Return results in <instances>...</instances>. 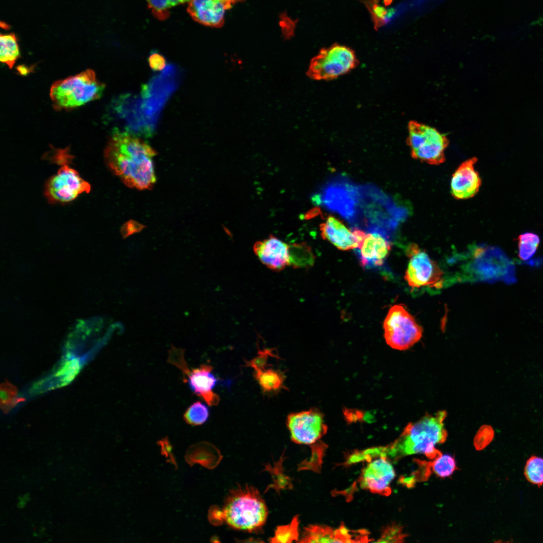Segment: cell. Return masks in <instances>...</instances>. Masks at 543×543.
Instances as JSON below:
<instances>
[{"label":"cell","mask_w":543,"mask_h":543,"mask_svg":"<svg viewBox=\"0 0 543 543\" xmlns=\"http://www.w3.org/2000/svg\"><path fill=\"white\" fill-rule=\"evenodd\" d=\"M319 197L320 205L366 232L382 229L391 233L402 217L401 210L377 187L356 185L343 176L328 182Z\"/></svg>","instance_id":"6da1fadb"},{"label":"cell","mask_w":543,"mask_h":543,"mask_svg":"<svg viewBox=\"0 0 543 543\" xmlns=\"http://www.w3.org/2000/svg\"><path fill=\"white\" fill-rule=\"evenodd\" d=\"M156 153L142 140L115 129L105 157L109 168L126 185L144 190L151 188L156 181L153 161Z\"/></svg>","instance_id":"7a4b0ae2"},{"label":"cell","mask_w":543,"mask_h":543,"mask_svg":"<svg viewBox=\"0 0 543 543\" xmlns=\"http://www.w3.org/2000/svg\"><path fill=\"white\" fill-rule=\"evenodd\" d=\"M446 416L445 411H439L409 423L400 436L386 447L387 454L393 458L417 454H424L429 459L440 456L441 453L435 446L446 439L447 432L444 426Z\"/></svg>","instance_id":"3957f363"},{"label":"cell","mask_w":543,"mask_h":543,"mask_svg":"<svg viewBox=\"0 0 543 543\" xmlns=\"http://www.w3.org/2000/svg\"><path fill=\"white\" fill-rule=\"evenodd\" d=\"M266 506L258 491L250 487L237 489L228 497L222 511L224 520L238 530L252 531L265 523Z\"/></svg>","instance_id":"277c9868"},{"label":"cell","mask_w":543,"mask_h":543,"mask_svg":"<svg viewBox=\"0 0 543 543\" xmlns=\"http://www.w3.org/2000/svg\"><path fill=\"white\" fill-rule=\"evenodd\" d=\"M105 87L93 70L86 69L55 81L51 87L50 96L55 110H68L99 99Z\"/></svg>","instance_id":"5b68a950"},{"label":"cell","mask_w":543,"mask_h":543,"mask_svg":"<svg viewBox=\"0 0 543 543\" xmlns=\"http://www.w3.org/2000/svg\"><path fill=\"white\" fill-rule=\"evenodd\" d=\"M471 253L467 271L473 279L490 283L502 281L507 284L516 282L515 265L501 249L475 245Z\"/></svg>","instance_id":"8992f818"},{"label":"cell","mask_w":543,"mask_h":543,"mask_svg":"<svg viewBox=\"0 0 543 543\" xmlns=\"http://www.w3.org/2000/svg\"><path fill=\"white\" fill-rule=\"evenodd\" d=\"M53 158L61 167L45 184V196L49 202L67 203L82 193L89 192V184L69 165L72 156L67 148L56 150Z\"/></svg>","instance_id":"52a82bcc"},{"label":"cell","mask_w":543,"mask_h":543,"mask_svg":"<svg viewBox=\"0 0 543 543\" xmlns=\"http://www.w3.org/2000/svg\"><path fill=\"white\" fill-rule=\"evenodd\" d=\"M357 59L350 48L338 44L322 48L311 60L307 75L317 80L335 79L355 67Z\"/></svg>","instance_id":"ba28073f"},{"label":"cell","mask_w":543,"mask_h":543,"mask_svg":"<svg viewBox=\"0 0 543 543\" xmlns=\"http://www.w3.org/2000/svg\"><path fill=\"white\" fill-rule=\"evenodd\" d=\"M407 143L414 158L432 165H438L445 160V150L448 144L446 137L431 126L411 123L408 128Z\"/></svg>","instance_id":"9c48e42d"},{"label":"cell","mask_w":543,"mask_h":543,"mask_svg":"<svg viewBox=\"0 0 543 543\" xmlns=\"http://www.w3.org/2000/svg\"><path fill=\"white\" fill-rule=\"evenodd\" d=\"M383 327L386 343L397 350L409 348L422 335V327L402 304L395 305L390 308Z\"/></svg>","instance_id":"30bf717a"},{"label":"cell","mask_w":543,"mask_h":543,"mask_svg":"<svg viewBox=\"0 0 543 543\" xmlns=\"http://www.w3.org/2000/svg\"><path fill=\"white\" fill-rule=\"evenodd\" d=\"M185 350L171 346L169 350L168 361L182 372L184 382H187L193 393L201 397L208 405L216 406L220 397L213 391L217 379L212 373L213 367L209 365H202L190 369L184 356Z\"/></svg>","instance_id":"8fae6325"},{"label":"cell","mask_w":543,"mask_h":543,"mask_svg":"<svg viewBox=\"0 0 543 543\" xmlns=\"http://www.w3.org/2000/svg\"><path fill=\"white\" fill-rule=\"evenodd\" d=\"M406 253L409 258L405 279L413 289L442 288L443 273L437 264L419 246L409 245Z\"/></svg>","instance_id":"7c38bea8"},{"label":"cell","mask_w":543,"mask_h":543,"mask_svg":"<svg viewBox=\"0 0 543 543\" xmlns=\"http://www.w3.org/2000/svg\"><path fill=\"white\" fill-rule=\"evenodd\" d=\"M286 423L292 440L300 444H313L327 431L323 415L314 408L289 414Z\"/></svg>","instance_id":"4fadbf2b"},{"label":"cell","mask_w":543,"mask_h":543,"mask_svg":"<svg viewBox=\"0 0 543 543\" xmlns=\"http://www.w3.org/2000/svg\"><path fill=\"white\" fill-rule=\"evenodd\" d=\"M367 232L362 245L355 250L359 262L367 268L382 266L391 249L390 233L382 229Z\"/></svg>","instance_id":"5bb4252c"},{"label":"cell","mask_w":543,"mask_h":543,"mask_svg":"<svg viewBox=\"0 0 543 543\" xmlns=\"http://www.w3.org/2000/svg\"><path fill=\"white\" fill-rule=\"evenodd\" d=\"M365 529L352 530L343 523L337 528L325 525L311 524L305 527L302 542H366L370 541Z\"/></svg>","instance_id":"9a60e30c"},{"label":"cell","mask_w":543,"mask_h":543,"mask_svg":"<svg viewBox=\"0 0 543 543\" xmlns=\"http://www.w3.org/2000/svg\"><path fill=\"white\" fill-rule=\"evenodd\" d=\"M395 476L394 468L386 457L381 456L363 470L358 483L361 488L373 493L389 496L392 492L390 484Z\"/></svg>","instance_id":"2e32d148"},{"label":"cell","mask_w":543,"mask_h":543,"mask_svg":"<svg viewBox=\"0 0 543 543\" xmlns=\"http://www.w3.org/2000/svg\"><path fill=\"white\" fill-rule=\"evenodd\" d=\"M253 251L259 260L273 270L281 271L290 265V245L274 236L257 241Z\"/></svg>","instance_id":"e0dca14e"},{"label":"cell","mask_w":543,"mask_h":543,"mask_svg":"<svg viewBox=\"0 0 543 543\" xmlns=\"http://www.w3.org/2000/svg\"><path fill=\"white\" fill-rule=\"evenodd\" d=\"M476 157L462 162L455 170L451 178L450 192L457 199H467L474 197L481 186V179L475 168Z\"/></svg>","instance_id":"ac0fdd59"},{"label":"cell","mask_w":543,"mask_h":543,"mask_svg":"<svg viewBox=\"0 0 543 543\" xmlns=\"http://www.w3.org/2000/svg\"><path fill=\"white\" fill-rule=\"evenodd\" d=\"M230 8L221 0H189L187 12L201 24L220 28L224 24L226 11Z\"/></svg>","instance_id":"d6986e66"},{"label":"cell","mask_w":543,"mask_h":543,"mask_svg":"<svg viewBox=\"0 0 543 543\" xmlns=\"http://www.w3.org/2000/svg\"><path fill=\"white\" fill-rule=\"evenodd\" d=\"M320 230L322 238L339 249L347 250L360 247L353 232L333 216H328L325 221L320 224Z\"/></svg>","instance_id":"ffe728a7"},{"label":"cell","mask_w":543,"mask_h":543,"mask_svg":"<svg viewBox=\"0 0 543 543\" xmlns=\"http://www.w3.org/2000/svg\"><path fill=\"white\" fill-rule=\"evenodd\" d=\"M254 377L263 393L278 392L283 388L285 377L282 372L273 369L254 371Z\"/></svg>","instance_id":"44dd1931"},{"label":"cell","mask_w":543,"mask_h":543,"mask_svg":"<svg viewBox=\"0 0 543 543\" xmlns=\"http://www.w3.org/2000/svg\"><path fill=\"white\" fill-rule=\"evenodd\" d=\"M0 60L11 69L20 56L17 40L14 33L0 35Z\"/></svg>","instance_id":"7402d4cb"},{"label":"cell","mask_w":543,"mask_h":543,"mask_svg":"<svg viewBox=\"0 0 543 543\" xmlns=\"http://www.w3.org/2000/svg\"><path fill=\"white\" fill-rule=\"evenodd\" d=\"M360 1L370 12L376 30L386 24L395 13L394 9H387L381 0Z\"/></svg>","instance_id":"603a6c76"},{"label":"cell","mask_w":543,"mask_h":543,"mask_svg":"<svg viewBox=\"0 0 543 543\" xmlns=\"http://www.w3.org/2000/svg\"><path fill=\"white\" fill-rule=\"evenodd\" d=\"M526 479L531 484L540 487L543 485V458L531 456L524 468Z\"/></svg>","instance_id":"cb8c5ba5"},{"label":"cell","mask_w":543,"mask_h":543,"mask_svg":"<svg viewBox=\"0 0 543 543\" xmlns=\"http://www.w3.org/2000/svg\"><path fill=\"white\" fill-rule=\"evenodd\" d=\"M17 388L6 380L0 385V406L4 413L7 414L17 404L24 401V398L17 397Z\"/></svg>","instance_id":"d4e9b609"},{"label":"cell","mask_w":543,"mask_h":543,"mask_svg":"<svg viewBox=\"0 0 543 543\" xmlns=\"http://www.w3.org/2000/svg\"><path fill=\"white\" fill-rule=\"evenodd\" d=\"M518 256L522 260H527L533 256L538 247L540 238L532 232H525L518 238Z\"/></svg>","instance_id":"484cf974"},{"label":"cell","mask_w":543,"mask_h":543,"mask_svg":"<svg viewBox=\"0 0 543 543\" xmlns=\"http://www.w3.org/2000/svg\"><path fill=\"white\" fill-rule=\"evenodd\" d=\"M209 411L208 407L200 401L193 403L184 414L186 423L192 425H200L208 420Z\"/></svg>","instance_id":"4316f807"},{"label":"cell","mask_w":543,"mask_h":543,"mask_svg":"<svg viewBox=\"0 0 543 543\" xmlns=\"http://www.w3.org/2000/svg\"><path fill=\"white\" fill-rule=\"evenodd\" d=\"M189 0H147L153 15L159 20H164L169 16L172 7L188 2Z\"/></svg>","instance_id":"83f0119b"},{"label":"cell","mask_w":543,"mask_h":543,"mask_svg":"<svg viewBox=\"0 0 543 543\" xmlns=\"http://www.w3.org/2000/svg\"><path fill=\"white\" fill-rule=\"evenodd\" d=\"M431 464L433 472L437 476L444 478L450 476L456 469L455 459L449 455L437 457Z\"/></svg>","instance_id":"f1b7e54d"},{"label":"cell","mask_w":543,"mask_h":543,"mask_svg":"<svg viewBox=\"0 0 543 543\" xmlns=\"http://www.w3.org/2000/svg\"><path fill=\"white\" fill-rule=\"evenodd\" d=\"M80 369V361L77 358L65 362L55 374V377H62L58 386H64L69 383L76 377Z\"/></svg>","instance_id":"f546056e"},{"label":"cell","mask_w":543,"mask_h":543,"mask_svg":"<svg viewBox=\"0 0 543 543\" xmlns=\"http://www.w3.org/2000/svg\"><path fill=\"white\" fill-rule=\"evenodd\" d=\"M290 265L295 267L305 265L312 257L309 247L305 244L290 245Z\"/></svg>","instance_id":"4dcf8cb0"},{"label":"cell","mask_w":543,"mask_h":543,"mask_svg":"<svg viewBox=\"0 0 543 543\" xmlns=\"http://www.w3.org/2000/svg\"><path fill=\"white\" fill-rule=\"evenodd\" d=\"M299 519L295 516L290 524L277 528L275 536L272 538L274 542H291L298 538Z\"/></svg>","instance_id":"1f68e13d"},{"label":"cell","mask_w":543,"mask_h":543,"mask_svg":"<svg viewBox=\"0 0 543 543\" xmlns=\"http://www.w3.org/2000/svg\"><path fill=\"white\" fill-rule=\"evenodd\" d=\"M405 536L401 526L392 523L383 528L380 537L375 542H401Z\"/></svg>","instance_id":"d6a6232c"},{"label":"cell","mask_w":543,"mask_h":543,"mask_svg":"<svg viewBox=\"0 0 543 543\" xmlns=\"http://www.w3.org/2000/svg\"><path fill=\"white\" fill-rule=\"evenodd\" d=\"M269 357L278 358L273 348L258 349L257 355L249 361H246L245 365L252 368L254 371L263 370L268 366Z\"/></svg>","instance_id":"836d02e7"},{"label":"cell","mask_w":543,"mask_h":543,"mask_svg":"<svg viewBox=\"0 0 543 543\" xmlns=\"http://www.w3.org/2000/svg\"><path fill=\"white\" fill-rule=\"evenodd\" d=\"M157 443L160 446L161 454L165 456L166 462L174 465L175 469L176 470L177 469V464L172 452V446L170 443L167 437L163 438L157 441Z\"/></svg>","instance_id":"e575fe53"},{"label":"cell","mask_w":543,"mask_h":543,"mask_svg":"<svg viewBox=\"0 0 543 543\" xmlns=\"http://www.w3.org/2000/svg\"><path fill=\"white\" fill-rule=\"evenodd\" d=\"M148 61L150 68L154 71L162 70L164 68L166 64L165 59L164 57L157 53H153L151 54L149 57Z\"/></svg>","instance_id":"d590c367"},{"label":"cell","mask_w":543,"mask_h":543,"mask_svg":"<svg viewBox=\"0 0 543 543\" xmlns=\"http://www.w3.org/2000/svg\"><path fill=\"white\" fill-rule=\"evenodd\" d=\"M221 1H222L223 2H224L229 7L231 8L233 4H235L236 3H238V2H242V1H244V0H221Z\"/></svg>","instance_id":"8d00e7d4"}]
</instances>
